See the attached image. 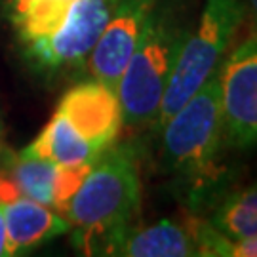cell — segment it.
<instances>
[{
  "instance_id": "obj_2",
  "label": "cell",
  "mask_w": 257,
  "mask_h": 257,
  "mask_svg": "<svg viewBox=\"0 0 257 257\" xmlns=\"http://www.w3.org/2000/svg\"><path fill=\"white\" fill-rule=\"evenodd\" d=\"M164 158L191 187V198L204 200L225 177L221 153L225 143L217 71L162 124Z\"/></svg>"
},
{
  "instance_id": "obj_3",
  "label": "cell",
  "mask_w": 257,
  "mask_h": 257,
  "mask_svg": "<svg viewBox=\"0 0 257 257\" xmlns=\"http://www.w3.org/2000/svg\"><path fill=\"white\" fill-rule=\"evenodd\" d=\"M193 23L175 4L156 2L116 88L124 126L136 128L156 120L175 59Z\"/></svg>"
},
{
  "instance_id": "obj_14",
  "label": "cell",
  "mask_w": 257,
  "mask_h": 257,
  "mask_svg": "<svg viewBox=\"0 0 257 257\" xmlns=\"http://www.w3.org/2000/svg\"><path fill=\"white\" fill-rule=\"evenodd\" d=\"M229 257H257V236L230 240Z\"/></svg>"
},
{
  "instance_id": "obj_16",
  "label": "cell",
  "mask_w": 257,
  "mask_h": 257,
  "mask_svg": "<svg viewBox=\"0 0 257 257\" xmlns=\"http://www.w3.org/2000/svg\"><path fill=\"white\" fill-rule=\"evenodd\" d=\"M6 229H4V215L0 210V257H6Z\"/></svg>"
},
{
  "instance_id": "obj_12",
  "label": "cell",
  "mask_w": 257,
  "mask_h": 257,
  "mask_svg": "<svg viewBox=\"0 0 257 257\" xmlns=\"http://www.w3.org/2000/svg\"><path fill=\"white\" fill-rule=\"evenodd\" d=\"M23 153L46 158L67 168L92 166L101 155L57 110L40 132V136L27 149H23Z\"/></svg>"
},
{
  "instance_id": "obj_8",
  "label": "cell",
  "mask_w": 257,
  "mask_h": 257,
  "mask_svg": "<svg viewBox=\"0 0 257 257\" xmlns=\"http://www.w3.org/2000/svg\"><path fill=\"white\" fill-rule=\"evenodd\" d=\"M55 110L61 112L97 153L107 151L122 128V110L116 92L97 80L74 86L65 93Z\"/></svg>"
},
{
  "instance_id": "obj_13",
  "label": "cell",
  "mask_w": 257,
  "mask_h": 257,
  "mask_svg": "<svg viewBox=\"0 0 257 257\" xmlns=\"http://www.w3.org/2000/svg\"><path fill=\"white\" fill-rule=\"evenodd\" d=\"M210 223L230 240L257 236V181L223 196Z\"/></svg>"
},
{
  "instance_id": "obj_17",
  "label": "cell",
  "mask_w": 257,
  "mask_h": 257,
  "mask_svg": "<svg viewBox=\"0 0 257 257\" xmlns=\"http://www.w3.org/2000/svg\"><path fill=\"white\" fill-rule=\"evenodd\" d=\"M33 2H38V0H8L10 14H14V12H18V10H21V8H25V6L33 4Z\"/></svg>"
},
{
  "instance_id": "obj_6",
  "label": "cell",
  "mask_w": 257,
  "mask_h": 257,
  "mask_svg": "<svg viewBox=\"0 0 257 257\" xmlns=\"http://www.w3.org/2000/svg\"><path fill=\"white\" fill-rule=\"evenodd\" d=\"M116 2L118 0H73L54 33L27 44V50L46 67L80 63L99 40Z\"/></svg>"
},
{
  "instance_id": "obj_18",
  "label": "cell",
  "mask_w": 257,
  "mask_h": 257,
  "mask_svg": "<svg viewBox=\"0 0 257 257\" xmlns=\"http://www.w3.org/2000/svg\"><path fill=\"white\" fill-rule=\"evenodd\" d=\"M4 147V128H2V120H0V151Z\"/></svg>"
},
{
  "instance_id": "obj_7",
  "label": "cell",
  "mask_w": 257,
  "mask_h": 257,
  "mask_svg": "<svg viewBox=\"0 0 257 257\" xmlns=\"http://www.w3.org/2000/svg\"><path fill=\"white\" fill-rule=\"evenodd\" d=\"M158 0H118L107 27L88 55L93 80L116 92L120 76L138 48L143 29Z\"/></svg>"
},
{
  "instance_id": "obj_15",
  "label": "cell",
  "mask_w": 257,
  "mask_h": 257,
  "mask_svg": "<svg viewBox=\"0 0 257 257\" xmlns=\"http://www.w3.org/2000/svg\"><path fill=\"white\" fill-rule=\"evenodd\" d=\"M244 6H246V14H249V19L257 31V0H244Z\"/></svg>"
},
{
  "instance_id": "obj_5",
  "label": "cell",
  "mask_w": 257,
  "mask_h": 257,
  "mask_svg": "<svg viewBox=\"0 0 257 257\" xmlns=\"http://www.w3.org/2000/svg\"><path fill=\"white\" fill-rule=\"evenodd\" d=\"M217 80L227 147H257V31L223 57Z\"/></svg>"
},
{
  "instance_id": "obj_4",
  "label": "cell",
  "mask_w": 257,
  "mask_h": 257,
  "mask_svg": "<svg viewBox=\"0 0 257 257\" xmlns=\"http://www.w3.org/2000/svg\"><path fill=\"white\" fill-rule=\"evenodd\" d=\"M246 18L244 0H206L196 25L187 33L183 46L175 59L174 71L166 86L156 126L198 92L204 82L217 71L225 54Z\"/></svg>"
},
{
  "instance_id": "obj_10",
  "label": "cell",
  "mask_w": 257,
  "mask_h": 257,
  "mask_svg": "<svg viewBox=\"0 0 257 257\" xmlns=\"http://www.w3.org/2000/svg\"><path fill=\"white\" fill-rule=\"evenodd\" d=\"M88 170L90 166L67 168L21 151L10 160L8 168L2 174L23 196L50 206L61 213L65 204L80 187Z\"/></svg>"
},
{
  "instance_id": "obj_1",
  "label": "cell",
  "mask_w": 257,
  "mask_h": 257,
  "mask_svg": "<svg viewBox=\"0 0 257 257\" xmlns=\"http://www.w3.org/2000/svg\"><path fill=\"white\" fill-rule=\"evenodd\" d=\"M139 204L141 181L134 151L109 147L90 166L61 215L76 230L74 244L82 251L112 255L132 229Z\"/></svg>"
},
{
  "instance_id": "obj_9",
  "label": "cell",
  "mask_w": 257,
  "mask_h": 257,
  "mask_svg": "<svg viewBox=\"0 0 257 257\" xmlns=\"http://www.w3.org/2000/svg\"><path fill=\"white\" fill-rule=\"evenodd\" d=\"M0 210L6 229V253L16 255L71 230L69 221L50 206L27 198L0 174Z\"/></svg>"
},
{
  "instance_id": "obj_11",
  "label": "cell",
  "mask_w": 257,
  "mask_h": 257,
  "mask_svg": "<svg viewBox=\"0 0 257 257\" xmlns=\"http://www.w3.org/2000/svg\"><path fill=\"white\" fill-rule=\"evenodd\" d=\"M112 255L194 257L198 255V251L187 221L177 223L172 219H162L141 229L132 227L120 238Z\"/></svg>"
}]
</instances>
